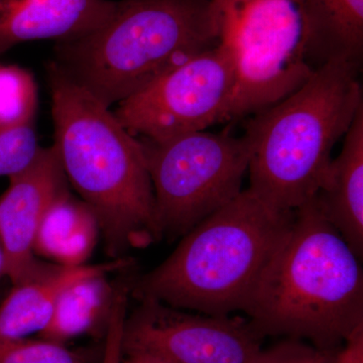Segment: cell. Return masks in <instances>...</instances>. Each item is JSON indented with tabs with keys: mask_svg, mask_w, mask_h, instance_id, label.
Masks as SVG:
<instances>
[{
	"mask_svg": "<svg viewBox=\"0 0 363 363\" xmlns=\"http://www.w3.org/2000/svg\"><path fill=\"white\" fill-rule=\"evenodd\" d=\"M38 89L30 72L0 65V128L33 123Z\"/></svg>",
	"mask_w": 363,
	"mask_h": 363,
	"instance_id": "obj_17",
	"label": "cell"
},
{
	"mask_svg": "<svg viewBox=\"0 0 363 363\" xmlns=\"http://www.w3.org/2000/svg\"><path fill=\"white\" fill-rule=\"evenodd\" d=\"M138 138L162 238L185 235L242 191L250 157L245 135L203 130L160 142Z\"/></svg>",
	"mask_w": 363,
	"mask_h": 363,
	"instance_id": "obj_6",
	"label": "cell"
},
{
	"mask_svg": "<svg viewBox=\"0 0 363 363\" xmlns=\"http://www.w3.org/2000/svg\"><path fill=\"white\" fill-rule=\"evenodd\" d=\"M359 259L363 253V106L344 135L343 147L331 160L321 187L313 198Z\"/></svg>",
	"mask_w": 363,
	"mask_h": 363,
	"instance_id": "obj_12",
	"label": "cell"
},
{
	"mask_svg": "<svg viewBox=\"0 0 363 363\" xmlns=\"http://www.w3.org/2000/svg\"><path fill=\"white\" fill-rule=\"evenodd\" d=\"M45 71L55 147L67 180L96 215L107 255L123 259L161 240L140 140L52 60Z\"/></svg>",
	"mask_w": 363,
	"mask_h": 363,
	"instance_id": "obj_1",
	"label": "cell"
},
{
	"mask_svg": "<svg viewBox=\"0 0 363 363\" xmlns=\"http://www.w3.org/2000/svg\"><path fill=\"white\" fill-rule=\"evenodd\" d=\"M6 277V255H4V247L0 241V279Z\"/></svg>",
	"mask_w": 363,
	"mask_h": 363,
	"instance_id": "obj_23",
	"label": "cell"
},
{
	"mask_svg": "<svg viewBox=\"0 0 363 363\" xmlns=\"http://www.w3.org/2000/svg\"><path fill=\"white\" fill-rule=\"evenodd\" d=\"M234 87L233 54L221 40L118 104L114 113L133 136L160 142L227 121Z\"/></svg>",
	"mask_w": 363,
	"mask_h": 363,
	"instance_id": "obj_8",
	"label": "cell"
},
{
	"mask_svg": "<svg viewBox=\"0 0 363 363\" xmlns=\"http://www.w3.org/2000/svg\"><path fill=\"white\" fill-rule=\"evenodd\" d=\"M222 40L230 48L235 66L227 121L278 104L316 71L306 57L296 0H230Z\"/></svg>",
	"mask_w": 363,
	"mask_h": 363,
	"instance_id": "obj_7",
	"label": "cell"
},
{
	"mask_svg": "<svg viewBox=\"0 0 363 363\" xmlns=\"http://www.w3.org/2000/svg\"><path fill=\"white\" fill-rule=\"evenodd\" d=\"M130 266L123 259L99 264L63 267L49 264L39 276L13 286L0 305V336L30 337L42 333L62 294L80 279L100 274H111Z\"/></svg>",
	"mask_w": 363,
	"mask_h": 363,
	"instance_id": "obj_13",
	"label": "cell"
},
{
	"mask_svg": "<svg viewBox=\"0 0 363 363\" xmlns=\"http://www.w3.org/2000/svg\"><path fill=\"white\" fill-rule=\"evenodd\" d=\"M121 363H169L154 353L143 350H124Z\"/></svg>",
	"mask_w": 363,
	"mask_h": 363,
	"instance_id": "obj_22",
	"label": "cell"
},
{
	"mask_svg": "<svg viewBox=\"0 0 363 363\" xmlns=\"http://www.w3.org/2000/svg\"><path fill=\"white\" fill-rule=\"evenodd\" d=\"M359 257L311 199L294 212L242 312L267 335L338 350L363 326Z\"/></svg>",
	"mask_w": 363,
	"mask_h": 363,
	"instance_id": "obj_2",
	"label": "cell"
},
{
	"mask_svg": "<svg viewBox=\"0 0 363 363\" xmlns=\"http://www.w3.org/2000/svg\"><path fill=\"white\" fill-rule=\"evenodd\" d=\"M100 235L96 215L67 188L48 207L35 235L33 250L35 255L59 266H84Z\"/></svg>",
	"mask_w": 363,
	"mask_h": 363,
	"instance_id": "obj_15",
	"label": "cell"
},
{
	"mask_svg": "<svg viewBox=\"0 0 363 363\" xmlns=\"http://www.w3.org/2000/svg\"><path fill=\"white\" fill-rule=\"evenodd\" d=\"M107 274L87 277L69 286L60 297L40 337L66 344L80 336L106 333L117 297L124 286L116 288Z\"/></svg>",
	"mask_w": 363,
	"mask_h": 363,
	"instance_id": "obj_16",
	"label": "cell"
},
{
	"mask_svg": "<svg viewBox=\"0 0 363 363\" xmlns=\"http://www.w3.org/2000/svg\"><path fill=\"white\" fill-rule=\"evenodd\" d=\"M0 363H85L65 344L0 336Z\"/></svg>",
	"mask_w": 363,
	"mask_h": 363,
	"instance_id": "obj_18",
	"label": "cell"
},
{
	"mask_svg": "<svg viewBox=\"0 0 363 363\" xmlns=\"http://www.w3.org/2000/svg\"><path fill=\"white\" fill-rule=\"evenodd\" d=\"M294 212L269 206L250 189L241 191L185 234L162 264L136 279L131 295L212 316L242 311Z\"/></svg>",
	"mask_w": 363,
	"mask_h": 363,
	"instance_id": "obj_4",
	"label": "cell"
},
{
	"mask_svg": "<svg viewBox=\"0 0 363 363\" xmlns=\"http://www.w3.org/2000/svg\"><path fill=\"white\" fill-rule=\"evenodd\" d=\"M40 149L33 123L0 128V177L20 173Z\"/></svg>",
	"mask_w": 363,
	"mask_h": 363,
	"instance_id": "obj_19",
	"label": "cell"
},
{
	"mask_svg": "<svg viewBox=\"0 0 363 363\" xmlns=\"http://www.w3.org/2000/svg\"><path fill=\"white\" fill-rule=\"evenodd\" d=\"M111 0H0V55L30 40L76 39L104 25Z\"/></svg>",
	"mask_w": 363,
	"mask_h": 363,
	"instance_id": "obj_11",
	"label": "cell"
},
{
	"mask_svg": "<svg viewBox=\"0 0 363 363\" xmlns=\"http://www.w3.org/2000/svg\"><path fill=\"white\" fill-rule=\"evenodd\" d=\"M230 0H119L104 25L55 45L52 61L111 108L220 44Z\"/></svg>",
	"mask_w": 363,
	"mask_h": 363,
	"instance_id": "obj_3",
	"label": "cell"
},
{
	"mask_svg": "<svg viewBox=\"0 0 363 363\" xmlns=\"http://www.w3.org/2000/svg\"><path fill=\"white\" fill-rule=\"evenodd\" d=\"M360 66L330 62L290 96L245 124L250 189L281 211H295L321 187L334 145L363 106Z\"/></svg>",
	"mask_w": 363,
	"mask_h": 363,
	"instance_id": "obj_5",
	"label": "cell"
},
{
	"mask_svg": "<svg viewBox=\"0 0 363 363\" xmlns=\"http://www.w3.org/2000/svg\"><path fill=\"white\" fill-rule=\"evenodd\" d=\"M68 188L56 147H40L33 161L16 175L0 197V241L6 277L14 285L39 276L50 262L35 259V235L52 200Z\"/></svg>",
	"mask_w": 363,
	"mask_h": 363,
	"instance_id": "obj_10",
	"label": "cell"
},
{
	"mask_svg": "<svg viewBox=\"0 0 363 363\" xmlns=\"http://www.w3.org/2000/svg\"><path fill=\"white\" fill-rule=\"evenodd\" d=\"M308 62L314 70L330 62L362 65L363 0H296Z\"/></svg>",
	"mask_w": 363,
	"mask_h": 363,
	"instance_id": "obj_14",
	"label": "cell"
},
{
	"mask_svg": "<svg viewBox=\"0 0 363 363\" xmlns=\"http://www.w3.org/2000/svg\"><path fill=\"white\" fill-rule=\"evenodd\" d=\"M336 351L319 350L302 340L286 338L267 350L262 348L250 363H333Z\"/></svg>",
	"mask_w": 363,
	"mask_h": 363,
	"instance_id": "obj_20",
	"label": "cell"
},
{
	"mask_svg": "<svg viewBox=\"0 0 363 363\" xmlns=\"http://www.w3.org/2000/svg\"><path fill=\"white\" fill-rule=\"evenodd\" d=\"M126 315L124 350L154 353L169 363H250L264 336L242 317L190 314L155 300L140 298Z\"/></svg>",
	"mask_w": 363,
	"mask_h": 363,
	"instance_id": "obj_9",
	"label": "cell"
},
{
	"mask_svg": "<svg viewBox=\"0 0 363 363\" xmlns=\"http://www.w3.org/2000/svg\"><path fill=\"white\" fill-rule=\"evenodd\" d=\"M333 363H363V326L353 332L335 353Z\"/></svg>",
	"mask_w": 363,
	"mask_h": 363,
	"instance_id": "obj_21",
	"label": "cell"
},
{
	"mask_svg": "<svg viewBox=\"0 0 363 363\" xmlns=\"http://www.w3.org/2000/svg\"><path fill=\"white\" fill-rule=\"evenodd\" d=\"M238 1L243 2V1H247V0H238Z\"/></svg>",
	"mask_w": 363,
	"mask_h": 363,
	"instance_id": "obj_24",
	"label": "cell"
}]
</instances>
